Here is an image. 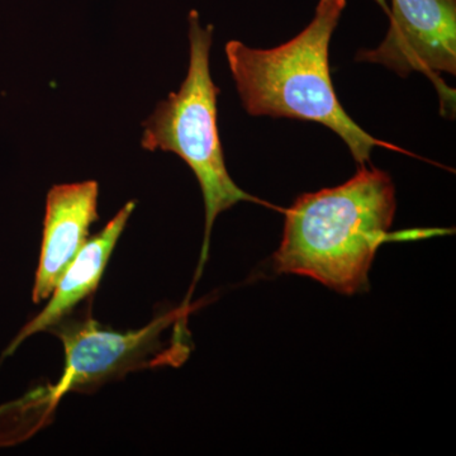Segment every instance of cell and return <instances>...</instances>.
<instances>
[{
  "instance_id": "5b68a950",
  "label": "cell",
  "mask_w": 456,
  "mask_h": 456,
  "mask_svg": "<svg viewBox=\"0 0 456 456\" xmlns=\"http://www.w3.org/2000/svg\"><path fill=\"white\" fill-rule=\"evenodd\" d=\"M389 29L377 49L356 61L391 69L399 77L426 75L440 95L443 114L455 113V90L441 74H456V0H392Z\"/></svg>"
},
{
  "instance_id": "277c9868",
  "label": "cell",
  "mask_w": 456,
  "mask_h": 456,
  "mask_svg": "<svg viewBox=\"0 0 456 456\" xmlns=\"http://www.w3.org/2000/svg\"><path fill=\"white\" fill-rule=\"evenodd\" d=\"M187 310L167 312L143 329L127 332L106 329L90 317L65 318L49 330L64 345V371L59 382L37 393L38 401L53 407L66 393L94 391L131 371L175 364L178 356L173 355L174 349H164L163 335L185 318Z\"/></svg>"
},
{
  "instance_id": "7a4b0ae2",
  "label": "cell",
  "mask_w": 456,
  "mask_h": 456,
  "mask_svg": "<svg viewBox=\"0 0 456 456\" xmlns=\"http://www.w3.org/2000/svg\"><path fill=\"white\" fill-rule=\"evenodd\" d=\"M345 7L346 0H320L310 25L274 49H253L240 41L227 42L228 66L242 106L250 116L325 126L346 143L359 165L370 160L375 147L410 155L362 130L336 95L329 49Z\"/></svg>"
},
{
  "instance_id": "52a82bcc",
  "label": "cell",
  "mask_w": 456,
  "mask_h": 456,
  "mask_svg": "<svg viewBox=\"0 0 456 456\" xmlns=\"http://www.w3.org/2000/svg\"><path fill=\"white\" fill-rule=\"evenodd\" d=\"M134 207L136 202L134 200L126 204L121 211L114 216L113 220L104 227V230L86 241L82 250L57 281L46 307L20 330L17 338L9 345L3 358L12 355L29 336L49 331L57 323L68 318L80 302L97 290L102 277L106 272L110 255Z\"/></svg>"
},
{
  "instance_id": "8992f818",
  "label": "cell",
  "mask_w": 456,
  "mask_h": 456,
  "mask_svg": "<svg viewBox=\"0 0 456 456\" xmlns=\"http://www.w3.org/2000/svg\"><path fill=\"white\" fill-rule=\"evenodd\" d=\"M98 194L94 180L50 189L33 302L50 298L59 279L88 241L89 228L98 220Z\"/></svg>"
},
{
  "instance_id": "3957f363",
  "label": "cell",
  "mask_w": 456,
  "mask_h": 456,
  "mask_svg": "<svg viewBox=\"0 0 456 456\" xmlns=\"http://www.w3.org/2000/svg\"><path fill=\"white\" fill-rule=\"evenodd\" d=\"M213 26L203 28L198 12L189 14L191 61L179 92L160 102L145 122L142 147L149 151L174 152L187 163L202 189L206 227L198 272L208 257L216 218L240 202L261 203L233 182L224 163L217 125L220 89L209 71Z\"/></svg>"
},
{
  "instance_id": "6da1fadb",
  "label": "cell",
  "mask_w": 456,
  "mask_h": 456,
  "mask_svg": "<svg viewBox=\"0 0 456 456\" xmlns=\"http://www.w3.org/2000/svg\"><path fill=\"white\" fill-rule=\"evenodd\" d=\"M395 209L389 174L359 165L358 173L344 184L302 194L287 209L283 239L273 256L274 268L281 274L314 279L346 296L364 292L380 245L432 233H392Z\"/></svg>"
}]
</instances>
